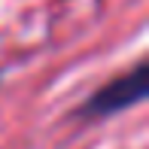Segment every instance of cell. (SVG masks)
Here are the masks:
<instances>
[{"label":"cell","instance_id":"obj_1","mask_svg":"<svg viewBox=\"0 0 149 149\" xmlns=\"http://www.w3.org/2000/svg\"><path fill=\"white\" fill-rule=\"evenodd\" d=\"M143 94H146V67L137 64L131 73L113 79L110 85H104V88L88 100L85 113H88V116H110V113H119V110H125V107L143 100Z\"/></svg>","mask_w":149,"mask_h":149}]
</instances>
